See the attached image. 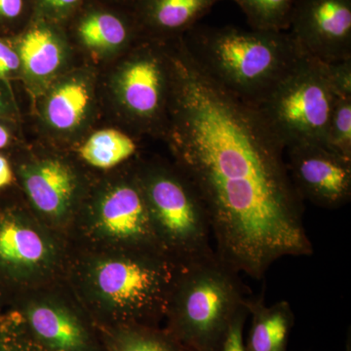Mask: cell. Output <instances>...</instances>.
Masks as SVG:
<instances>
[{"instance_id":"1f68e13d","label":"cell","mask_w":351,"mask_h":351,"mask_svg":"<svg viewBox=\"0 0 351 351\" xmlns=\"http://www.w3.org/2000/svg\"><path fill=\"white\" fill-rule=\"evenodd\" d=\"M6 110V103L4 100L3 96H2L1 91H0V117L5 112Z\"/></svg>"},{"instance_id":"ba28073f","label":"cell","mask_w":351,"mask_h":351,"mask_svg":"<svg viewBox=\"0 0 351 351\" xmlns=\"http://www.w3.org/2000/svg\"><path fill=\"white\" fill-rule=\"evenodd\" d=\"M289 175L302 200L338 209L351 198V159L325 145L302 143L286 147Z\"/></svg>"},{"instance_id":"8992f818","label":"cell","mask_w":351,"mask_h":351,"mask_svg":"<svg viewBox=\"0 0 351 351\" xmlns=\"http://www.w3.org/2000/svg\"><path fill=\"white\" fill-rule=\"evenodd\" d=\"M336 99L325 64L304 52L256 108L286 149L302 143L324 144Z\"/></svg>"},{"instance_id":"7a4b0ae2","label":"cell","mask_w":351,"mask_h":351,"mask_svg":"<svg viewBox=\"0 0 351 351\" xmlns=\"http://www.w3.org/2000/svg\"><path fill=\"white\" fill-rule=\"evenodd\" d=\"M186 54L217 86L258 107L304 54L286 32L197 24L182 38Z\"/></svg>"},{"instance_id":"4dcf8cb0","label":"cell","mask_w":351,"mask_h":351,"mask_svg":"<svg viewBox=\"0 0 351 351\" xmlns=\"http://www.w3.org/2000/svg\"><path fill=\"white\" fill-rule=\"evenodd\" d=\"M7 285L0 279V304L5 299Z\"/></svg>"},{"instance_id":"52a82bcc","label":"cell","mask_w":351,"mask_h":351,"mask_svg":"<svg viewBox=\"0 0 351 351\" xmlns=\"http://www.w3.org/2000/svg\"><path fill=\"white\" fill-rule=\"evenodd\" d=\"M289 34L323 63L351 58V0H295Z\"/></svg>"},{"instance_id":"ffe728a7","label":"cell","mask_w":351,"mask_h":351,"mask_svg":"<svg viewBox=\"0 0 351 351\" xmlns=\"http://www.w3.org/2000/svg\"><path fill=\"white\" fill-rule=\"evenodd\" d=\"M136 144L128 135L114 129L96 132L80 149V156L90 165L110 169L130 158Z\"/></svg>"},{"instance_id":"3957f363","label":"cell","mask_w":351,"mask_h":351,"mask_svg":"<svg viewBox=\"0 0 351 351\" xmlns=\"http://www.w3.org/2000/svg\"><path fill=\"white\" fill-rule=\"evenodd\" d=\"M245 301L239 272L215 252L180 267L166 306V330L188 351H221Z\"/></svg>"},{"instance_id":"5b68a950","label":"cell","mask_w":351,"mask_h":351,"mask_svg":"<svg viewBox=\"0 0 351 351\" xmlns=\"http://www.w3.org/2000/svg\"><path fill=\"white\" fill-rule=\"evenodd\" d=\"M138 177L165 255L181 267L214 255L206 208L180 168L151 166Z\"/></svg>"},{"instance_id":"d6a6232c","label":"cell","mask_w":351,"mask_h":351,"mask_svg":"<svg viewBox=\"0 0 351 351\" xmlns=\"http://www.w3.org/2000/svg\"><path fill=\"white\" fill-rule=\"evenodd\" d=\"M345 351H351V335H350V330H348V339H346V350Z\"/></svg>"},{"instance_id":"4316f807","label":"cell","mask_w":351,"mask_h":351,"mask_svg":"<svg viewBox=\"0 0 351 351\" xmlns=\"http://www.w3.org/2000/svg\"><path fill=\"white\" fill-rule=\"evenodd\" d=\"M27 0H0V23L12 24L25 15Z\"/></svg>"},{"instance_id":"30bf717a","label":"cell","mask_w":351,"mask_h":351,"mask_svg":"<svg viewBox=\"0 0 351 351\" xmlns=\"http://www.w3.org/2000/svg\"><path fill=\"white\" fill-rule=\"evenodd\" d=\"M95 223L104 237L127 250L165 254L156 239L138 176L108 189L99 201Z\"/></svg>"},{"instance_id":"2e32d148","label":"cell","mask_w":351,"mask_h":351,"mask_svg":"<svg viewBox=\"0 0 351 351\" xmlns=\"http://www.w3.org/2000/svg\"><path fill=\"white\" fill-rule=\"evenodd\" d=\"M140 32L135 14H123L104 8L85 11L75 25L76 36L88 48L117 49L130 40L134 32Z\"/></svg>"},{"instance_id":"836d02e7","label":"cell","mask_w":351,"mask_h":351,"mask_svg":"<svg viewBox=\"0 0 351 351\" xmlns=\"http://www.w3.org/2000/svg\"><path fill=\"white\" fill-rule=\"evenodd\" d=\"M119 1L127 2V3L131 4V5L134 7L135 4L137 3L138 0H119Z\"/></svg>"},{"instance_id":"7402d4cb","label":"cell","mask_w":351,"mask_h":351,"mask_svg":"<svg viewBox=\"0 0 351 351\" xmlns=\"http://www.w3.org/2000/svg\"><path fill=\"white\" fill-rule=\"evenodd\" d=\"M323 145L351 159V97L336 99Z\"/></svg>"},{"instance_id":"4fadbf2b","label":"cell","mask_w":351,"mask_h":351,"mask_svg":"<svg viewBox=\"0 0 351 351\" xmlns=\"http://www.w3.org/2000/svg\"><path fill=\"white\" fill-rule=\"evenodd\" d=\"M25 193L34 207L51 219L68 213L75 193V178L68 166L49 159L22 170Z\"/></svg>"},{"instance_id":"484cf974","label":"cell","mask_w":351,"mask_h":351,"mask_svg":"<svg viewBox=\"0 0 351 351\" xmlns=\"http://www.w3.org/2000/svg\"><path fill=\"white\" fill-rule=\"evenodd\" d=\"M248 316L249 313L246 307L242 308L235 316L221 351H245L243 332L245 323H246Z\"/></svg>"},{"instance_id":"277c9868","label":"cell","mask_w":351,"mask_h":351,"mask_svg":"<svg viewBox=\"0 0 351 351\" xmlns=\"http://www.w3.org/2000/svg\"><path fill=\"white\" fill-rule=\"evenodd\" d=\"M180 267L159 252L127 250L99 261L90 279L99 301L112 311L119 325L154 326L165 315Z\"/></svg>"},{"instance_id":"f1b7e54d","label":"cell","mask_w":351,"mask_h":351,"mask_svg":"<svg viewBox=\"0 0 351 351\" xmlns=\"http://www.w3.org/2000/svg\"><path fill=\"white\" fill-rule=\"evenodd\" d=\"M14 181V173L10 163L0 154V189L11 186Z\"/></svg>"},{"instance_id":"cb8c5ba5","label":"cell","mask_w":351,"mask_h":351,"mask_svg":"<svg viewBox=\"0 0 351 351\" xmlns=\"http://www.w3.org/2000/svg\"><path fill=\"white\" fill-rule=\"evenodd\" d=\"M41 19L59 21L66 19L82 7L85 0H32Z\"/></svg>"},{"instance_id":"8fae6325","label":"cell","mask_w":351,"mask_h":351,"mask_svg":"<svg viewBox=\"0 0 351 351\" xmlns=\"http://www.w3.org/2000/svg\"><path fill=\"white\" fill-rule=\"evenodd\" d=\"M52 248L39 230L12 207H0V279L18 282L49 262Z\"/></svg>"},{"instance_id":"44dd1931","label":"cell","mask_w":351,"mask_h":351,"mask_svg":"<svg viewBox=\"0 0 351 351\" xmlns=\"http://www.w3.org/2000/svg\"><path fill=\"white\" fill-rule=\"evenodd\" d=\"M242 9L251 29L286 32L295 0H232Z\"/></svg>"},{"instance_id":"9c48e42d","label":"cell","mask_w":351,"mask_h":351,"mask_svg":"<svg viewBox=\"0 0 351 351\" xmlns=\"http://www.w3.org/2000/svg\"><path fill=\"white\" fill-rule=\"evenodd\" d=\"M152 47L138 50L120 73L119 92L122 105L143 127H152L170 106L172 75L169 54Z\"/></svg>"},{"instance_id":"d4e9b609","label":"cell","mask_w":351,"mask_h":351,"mask_svg":"<svg viewBox=\"0 0 351 351\" xmlns=\"http://www.w3.org/2000/svg\"><path fill=\"white\" fill-rule=\"evenodd\" d=\"M324 64L328 80L337 98H350L351 58Z\"/></svg>"},{"instance_id":"e0dca14e","label":"cell","mask_w":351,"mask_h":351,"mask_svg":"<svg viewBox=\"0 0 351 351\" xmlns=\"http://www.w3.org/2000/svg\"><path fill=\"white\" fill-rule=\"evenodd\" d=\"M20 60L25 71L36 77L52 75L62 61L59 34L50 22L39 18L20 39Z\"/></svg>"},{"instance_id":"83f0119b","label":"cell","mask_w":351,"mask_h":351,"mask_svg":"<svg viewBox=\"0 0 351 351\" xmlns=\"http://www.w3.org/2000/svg\"><path fill=\"white\" fill-rule=\"evenodd\" d=\"M20 64L19 55L10 46L0 41V77H6L19 68Z\"/></svg>"},{"instance_id":"603a6c76","label":"cell","mask_w":351,"mask_h":351,"mask_svg":"<svg viewBox=\"0 0 351 351\" xmlns=\"http://www.w3.org/2000/svg\"><path fill=\"white\" fill-rule=\"evenodd\" d=\"M0 351H40L23 319L0 314Z\"/></svg>"},{"instance_id":"d6986e66","label":"cell","mask_w":351,"mask_h":351,"mask_svg":"<svg viewBox=\"0 0 351 351\" xmlns=\"http://www.w3.org/2000/svg\"><path fill=\"white\" fill-rule=\"evenodd\" d=\"M107 346L108 351H188L167 330L137 323L117 325Z\"/></svg>"},{"instance_id":"9a60e30c","label":"cell","mask_w":351,"mask_h":351,"mask_svg":"<svg viewBox=\"0 0 351 351\" xmlns=\"http://www.w3.org/2000/svg\"><path fill=\"white\" fill-rule=\"evenodd\" d=\"M245 307L252 316L245 351H288L289 338L295 324V314L287 301L267 306L263 295L246 299Z\"/></svg>"},{"instance_id":"ac0fdd59","label":"cell","mask_w":351,"mask_h":351,"mask_svg":"<svg viewBox=\"0 0 351 351\" xmlns=\"http://www.w3.org/2000/svg\"><path fill=\"white\" fill-rule=\"evenodd\" d=\"M90 91L86 83L71 80L53 91L46 105V117L58 130L75 128L86 114Z\"/></svg>"},{"instance_id":"6da1fadb","label":"cell","mask_w":351,"mask_h":351,"mask_svg":"<svg viewBox=\"0 0 351 351\" xmlns=\"http://www.w3.org/2000/svg\"><path fill=\"white\" fill-rule=\"evenodd\" d=\"M169 58L171 145L206 208L218 257L262 279L279 258L313 255L285 147L257 108L203 75L182 39Z\"/></svg>"},{"instance_id":"5bb4252c","label":"cell","mask_w":351,"mask_h":351,"mask_svg":"<svg viewBox=\"0 0 351 351\" xmlns=\"http://www.w3.org/2000/svg\"><path fill=\"white\" fill-rule=\"evenodd\" d=\"M221 0H138L134 8L140 32L182 38Z\"/></svg>"},{"instance_id":"f546056e","label":"cell","mask_w":351,"mask_h":351,"mask_svg":"<svg viewBox=\"0 0 351 351\" xmlns=\"http://www.w3.org/2000/svg\"><path fill=\"white\" fill-rule=\"evenodd\" d=\"M10 143V134L8 130L0 124V149H4Z\"/></svg>"},{"instance_id":"7c38bea8","label":"cell","mask_w":351,"mask_h":351,"mask_svg":"<svg viewBox=\"0 0 351 351\" xmlns=\"http://www.w3.org/2000/svg\"><path fill=\"white\" fill-rule=\"evenodd\" d=\"M40 351H89L91 339L80 318L66 306L50 302L29 304L23 319Z\"/></svg>"}]
</instances>
